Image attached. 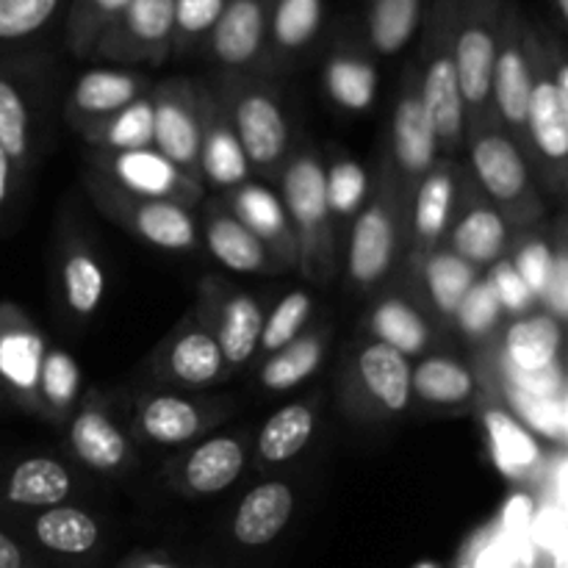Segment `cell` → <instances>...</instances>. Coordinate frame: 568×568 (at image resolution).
I'll return each mask as SVG.
<instances>
[{"label":"cell","mask_w":568,"mask_h":568,"mask_svg":"<svg viewBox=\"0 0 568 568\" xmlns=\"http://www.w3.org/2000/svg\"><path fill=\"white\" fill-rule=\"evenodd\" d=\"M455 17H458V0H430L419 28L425 33H422L416 81L442 159H455L466 144V109L453 53Z\"/></svg>","instance_id":"6da1fadb"},{"label":"cell","mask_w":568,"mask_h":568,"mask_svg":"<svg viewBox=\"0 0 568 568\" xmlns=\"http://www.w3.org/2000/svg\"><path fill=\"white\" fill-rule=\"evenodd\" d=\"M466 148L469 178L483 197L503 214L510 231H525V225H532L544 214V203L519 142L491 120L466 131Z\"/></svg>","instance_id":"7a4b0ae2"},{"label":"cell","mask_w":568,"mask_h":568,"mask_svg":"<svg viewBox=\"0 0 568 568\" xmlns=\"http://www.w3.org/2000/svg\"><path fill=\"white\" fill-rule=\"evenodd\" d=\"M281 203L297 236V266L314 283L336 275V227L325 194V161L305 148L288 155L281 170Z\"/></svg>","instance_id":"3957f363"},{"label":"cell","mask_w":568,"mask_h":568,"mask_svg":"<svg viewBox=\"0 0 568 568\" xmlns=\"http://www.w3.org/2000/svg\"><path fill=\"white\" fill-rule=\"evenodd\" d=\"M231 120L250 170L275 175L288 159V116L277 89L250 72H225L214 92Z\"/></svg>","instance_id":"277c9868"},{"label":"cell","mask_w":568,"mask_h":568,"mask_svg":"<svg viewBox=\"0 0 568 568\" xmlns=\"http://www.w3.org/2000/svg\"><path fill=\"white\" fill-rule=\"evenodd\" d=\"M405 239V203L388 159L383 161L377 186L361 214L349 222L347 281L358 292H372L397 266L399 244Z\"/></svg>","instance_id":"5b68a950"},{"label":"cell","mask_w":568,"mask_h":568,"mask_svg":"<svg viewBox=\"0 0 568 568\" xmlns=\"http://www.w3.org/2000/svg\"><path fill=\"white\" fill-rule=\"evenodd\" d=\"M558 39L532 26V87L527 100L525 148L532 150L541 181L555 194L566 192L568 166V100L558 94L552 81V48Z\"/></svg>","instance_id":"8992f818"},{"label":"cell","mask_w":568,"mask_h":568,"mask_svg":"<svg viewBox=\"0 0 568 568\" xmlns=\"http://www.w3.org/2000/svg\"><path fill=\"white\" fill-rule=\"evenodd\" d=\"M505 0H458L455 17V72L466 109V131L491 122V75L499 48Z\"/></svg>","instance_id":"52a82bcc"},{"label":"cell","mask_w":568,"mask_h":568,"mask_svg":"<svg viewBox=\"0 0 568 568\" xmlns=\"http://www.w3.org/2000/svg\"><path fill=\"white\" fill-rule=\"evenodd\" d=\"M87 189L92 194L94 205L111 222L125 227L128 233L142 239L150 247L166 250V253H189V250L200 247V216L194 214V209L170 203V200L128 194L122 189L111 186L105 178H100L92 170L87 175Z\"/></svg>","instance_id":"ba28073f"},{"label":"cell","mask_w":568,"mask_h":568,"mask_svg":"<svg viewBox=\"0 0 568 568\" xmlns=\"http://www.w3.org/2000/svg\"><path fill=\"white\" fill-rule=\"evenodd\" d=\"M532 87V22L516 0H505L491 75V116L525 150L527 100Z\"/></svg>","instance_id":"9c48e42d"},{"label":"cell","mask_w":568,"mask_h":568,"mask_svg":"<svg viewBox=\"0 0 568 568\" xmlns=\"http://www.w3.org/2000/svg\"><path fill=\"white\" fill-rule=\"evenodd\" d=\"M89 170L98 172L111 186L122 189L128 194L150 200H170L186 209H194L205 200V186L197 178H189L178 170L170 159L155 148L128 150V153H103L92 150L89 153Z\"/></svg>","instance_id":"30bf717a"},{"label":"cell","mask_w":568,"mask_h":568,"mask_svg":"<svg viewBox=\"0 0 568 568\" xmlns=\"http://www.w3.org/2000/svg\"><path fill=\"white\" fill-rule=\"evenodd\" d=\"M466 183H469V172L455 159H438L433 170L416 183L408 209H405V227L410 239L408 264L414 272L419 270L425 255L442 247L447 239Z\"/></svg>","instance_id":"8fae6325"},{"label":"cell","mask_w":568,"mask_h":568,"mask_svg":"<svg viewBox=\"0 0 568 568\" xmlns=\"http://www.w3.org/2000/svg\"><path fill=\"white\" fill-rule=\"evenodd\" d=\"M175 0H131L111 22L92 59L114 64H164L172 55Z\"/></svg>","instance_id":"7c38bea8"},{"label":"cell","mask_w":568,"mask_h":568,"mask_svg":"<svg viewBox=\"0 0 568 568\" xmlns=\"http://www.w3.org/2000/svg\"><path fill=\"white\" fill-rule=\"evenodd\" d=\"M438 159L442 155H438L436 133H433V125L419 98L416 67H410L403 78V87H399L397 103H394L392 155H388V164H392L394 178H397L399 197H403L405 209H408L416 183L433 170Z\"/></svg>","instance_id":"4fadbf2b"},{"label":"cell","mask_w":568,"mask_h":568,"mask_svg":"<svg viewBox=\"0 0 568 568\" xmlns=\"http://www.w3.org/2000/svg\"><path fill=\"white\" fill-rule=\"evenodd\" d=\"M200 98H203V83L189 78H170L150 89L153 148L189 178H197Z\"/></svg>","instance_id":"5bb4252c"},{"label":"cell","mask_w":568,"mask_h":568,"mask_svg":"<svg viewBox=\"0 0 568 568\" xmlns=\"http://www.w3.org/2000/svg\"><path fill=\"white\" fill-rule=\"evenodd\" d=\"M231 414V405L216 399H194L186 394H144L136 403L133 427L139 436L159 447H181L197 442Z\"/></svg>","instance_id":"9a60e30c"},{"label":"cell","mask_w":568,"mask_h":568,"mask_svg":"<svg viewBox=\"0 0 568 568\" xmlns=\"http://www.w3.org/2000/svg\"><path fill=\"white\" fill-rule=\"evenodd\" d=\"M48 338L17 305L0 303V388L6 399L39 416V372Z\"/></svg>","instance_id":"2e32d148"},{"label":"cell","mask_w":568,"mask_h":568,"mask_svg":"<svg viewBox=\"0 0 568 568\" xmlns=\"http://www.w3.org/2000/svg\"><path fill=\"white\" fill-rule=\"evenodd\" d=\"M270 0H227L203 48L225 72H247L266 61Z\"/></svg>","instance_id":"e0dca14e"},{"label":"cell","mask_w":568,"mask_h":568,"mask_svg":"<svg viewBox=\"0 0 568 568\" xmlns=\"http://www.w3.org/2000/svg\"><path fill=\"white\" fill-rule=\"evenodd\" d=\"M155 369L164 381L186 388L211 386L231 375L214 333L197 316H189L166 336L155 353Z\"/></svg>","instance_id":"ac0fdd59"},{"label":"cell","mask_w":568,"mask_h":568,"mask_svg":"<svg viewBox=\"0 0 568 568\" xmlns=\"http://www.w3.org/2000/svg\"><path fill=\"white\" fill-rule=\"evenodd\" d=\"M510 236H514V231L503 220V214L483 197L475 181L466 183L458 214H455L453 227L444 239V247L453 250L458 258H464L475 270L486 272L503 255H508Z\"/></svg>","instance_id":"d6986e66"},{"label":"cell","mask_w":568,"mask_h":568,"mask_svg":"<svg viewBox=\"0 0 568 568\" xmlns=\"http://www.w3.org/2000/svg\"><path fill=\"white\" fill-rule=\"evenodd\" d=\"M197 178L203 186L222 189V192H231V189L253 181V170L244 159V150L233 133L225 109L214 98V92L205 87L203 98H200Z\"/></svg>","instance_id":"ffe728a7"},{"label":"cell","mask_w":568,"mask_h":568,"mask_svg":"<svg viewBox=\"0 0 568 568\" xmlns=\"http://www.w3.org/2000/svg\"><path fill=\"white\" fill-rule=\"evenodd\" d=\"M222 205L270 250L281 270L297 266V236H294L292 222H288L277 192H272L266 183L247 181L225 192Z\"/></svg>","instance_id":"44dd1931"},{"label":"cell","mask_w":568,"mask_h":568,"mask_svg":"<svg viewBox=\"0 0 568 568\" xmlns=\"http://www.w3.org/2000/svg\"><path fill=\"white\" fill-rule=\"evenodd\" d=\"M353 381L361 399L381 416H403L414 403L410 361L372 338L355 353Z\"/></svg>","instance_id":"7402d4cb"},{"label":"cell","mask_w":568,"mask_h":568,"mask_svg":"<svg viewBox=\"0 0 568 568\" xmlns=\"http://www.w3.org/2000/svg\"><path fill=\"white\" fill-rule=\"evenodd\" d=\"M244 466H247L244 438L233 433H216L194 444L178 460L172 483L186 497H214V494L227 491L242 477Z\"/></svg>","instance_id":"603a6c76"},{"label":"cell","mask_w":568,"mask_h":568,"mask_svg":"<svg viewBox=\"0 0 568 568\" xmlns=\"http://www.w3.org/2000/svg\"><path fill=\"white\" fill-rule=\"evenodd\" d=\"M70 449L87 469L100 475H114L131 466L133 449L125 433L109 414L98 394H89L87 403L70 416Z\"/></svg>","instance_id":"cb8c5ba5"},{"label":"cell","mask_w":568,"mask_h":568,"mask_svg":"<svg viewBox=\"0 0 568 568\" xmlns=\"http://www.w3.org/2000/svg\"><path fill=\"white\" fill-rule=\"evenodd\" d=\"M150 89L153 83L136 70H111V67L87 70L72 83L70 100H67V122L81 133L94 122L109 120L128 103L148 94Z\"/></svg>","instance_id":"d4e9b609"},{"label":"cell","mask_w":568,"mask_h":568,"mask_svg":"<svg viewBox=\"0 0 568 568\" xmlns=\"http://www.w3.org/2000/svg\"><path fill=\"white\" fill-rule=\"evenodd\" d=\"M491 361L510 372H544L564 364V322L544 308L508 320Z\"/></svg>","instance_id":"484cf974"},{"label":"cell","mask_w":568,"mask_h":568,"mask_svg":"<svg viewBox=\"0 0 568 568\" xmlns=\"http://www.w3.org/2000/svg\"><path fill=\"white\" fill-rule=\"evenodd\" d=\"M200 242L220 261L225 270L239 275H266L281 272L270 250L222 205V200H203V220H200Z\"/></svg>","instance_id":"4316f807"},{"label":"cell","mask_w":568,"mask_h":568,"mask_svg":"<svg viewBox=\"0 0 568 568\" xmlns=\"http://www.w3.org/2000/svg\"><path fill=\"white\" fill-rule=\"evenodd\" d=\"M410 394L430 408H471L480 399V381L455 355L425 353L410 364Z\"/></svg>","instance_id":"83f0119b"},{"label":"cell","mask_w":568,"mask_h":568,"mask_svg":"<svg viewBox=\"0 0 568 568\" xmlns=\"http://www.w3.org/2000/svg\"><path fill=\"white\" fill-rule=\"evenodd\" d=\"M72 471L64 460L31 455L11 466L0 480V497L11 508H55L72 497Z\"/></svg>","instance_id":"f1b7e54d"},{"label":"cell","mask_w":568,"mask_h":568,"mask_svg":"<svg viewBox=\"0 0 568 568\" xmlns=\"http://www.w3.org/2000/svg\"><path fill=\"white\" fill-rule=\"evenodd\" d=\"M483 399V397H480ZM483 427H486L488 449L508 480L527 483L544 466V447L530 430L519 425L497 399H483Z\"/></svg>","instance_id":"f546056e"},{"label":"cell","mask_w":568,"mask_h":568,"mask_svg":"<svg viewBox=\"0 0 568 568\" xmlns=\"http://www.w3.org/2000/svg\"><path fill=\"white\" fill-rule=\"evenodd\" d=\"M292 486L286 480H266L250 488L233 514L231 532L242 547H266L275 541L294 516Z\"/></svg>","instance_id":"4dcf8cb0"},{"label":"cell","mask_w":568,"mask_h":568,"mask_svg":"<svg viewBox=\"0 0 568 568\" xmlns=\"http://www.w3.org/2000/svg\"><path fill=\"white\" fill-rule=\"evenodd\" d=\"M59 288L67 311L78 320L98 314L105 300L109 277L103 261L98 258L83 236L67 239L59 253Z\"/></svg>","instance_id":"1f68e13d"},{"label":"cell","mask_w":568,"mask_h":568,"mask_svg":"<svg viewBox=\"0 0 568 568\" xmlns=\"http://www.w3.org/2000/svg\"><path fill=\"white\" fill-rule=\"evenodd\" d=\"M325 26V0H270L266 61H294L316 42Z\"/></svg>","instance_id":"d6a6232c"},{"label":"cell","mask_w":568,"mask_h":568,"mask_svg":"<svg viewBox=\"0 0 568 568\" xmlns=\"http://www.w3.org/2000/svg\"><path fill=\"white\" fill-rule=\"evenodd\" d=\"M216 344L222 349L227 369L236 372L255 358L264 331V305L247 292H231L220 305L211 322Z\"/></svg>","instance_id":"836d02e7"},{"label":"cell","mask_w":568,"mask_h":568,"mask_svg":"<svg viewBox=\"0 0 568 568\" xmlns=\"http://www.w3.org/2000/svg\"><path fill=\"white\" fill-rule=\"evenodd\" d=\"M0 148L20 172L28 170L33 153L31 103L22 78V53L0 59Z\"/></svg>","instance_id":"e575fe53"},{"label":"cell","mask_w":568,"mask_h":568,"mask_svg":"<svg viewBox=\"0 0 568 568\" xmlns=\"http://www.w3.org/2000/svg\"><path fill=\"white\" fill-rule=\"evenodd\" d=\"M366 333L372 342L397 349L405 358H422L433 344V327L427 316L399 294H386L377 300L366 316Z\"/></svg>","instance_id":"d590c367"},{"label":"cell","mask_w":568,"mask_h":568,"mask_svg":"<svg viewBox=\"0 0 568 568\" xmlns=\"http://www.w3.org/2000/svg\"><path fill=\"white\" fill-rule=\"evenodd\" d=\"M70 0H0V59L33 53L50 31L64 26Z\"/></svg>","instance_id":"8d00e7d4"},{"label":"cell","mask_w":568,"mask_h":568,"mask_svg":"<svg viewBox=\"0 0 568 568\" xmlns=\"http://www.w3.org/2000/svg\"><path fill=\"white\" fill-rule=\"evenodd\" d=\"M491 394H497V403L519 422L525 430H530L538 442H549L555 447H566L568 442V397H538L521 388L510 386L491 369H486Z\"/></svg>","instance_id":"74e56055"},{"label":"cell","mask_w":568,"mask_h":568,"mask_svg":"<svg viewBox=\"0 0 568 568\" xmlns=\"http://www.w3.org/2000/svg\"><path fill=\"white\" fill-rule=\"evenodd\" d=\"M377 87H381V78H377L375 61L358 48H347V44L336 48L322 67V89L331 103L353 114L369 111L375 105Z\"/></svg>","instance_id":"f35d334b"},{"label":"cell","mask_w":568,"mask_h":568,"mask_svg":"<svg viewBox=\"0 0 568 568\" xmlns=\"http://www.w3.org/2000/svg\"><path fill=\"white\" fill-rule=\"evenodd\" d=\"M316 433V405L288 403L277 408L255 436V460L261 466H281L297 458Z\"/></svg>","instance_id":"ab89813d"},{"label":"cell","mask_w":568,"mask_h":568,"mask_svg":"<svg viewBox=\"0 0 568 568\" xmlns=\"http://www.w3.org/2000/svg\"><path fill=\"white\" fill-rule=\"evenodd\" d=\"M422 20H425V0H366V44L375 55L392 59L414 42Z\"/></svg>","instance_id":"60d3db41"},{"label":"cell","mask_w":568,"mask_h":568,"mask_svg":"<svg viewBox=\"0 0 568 568\" xmlns=\"http://www.w3.org/2000/svg\"><path fill=\"white\" fill-rule=\"evenodd\" d=\"M327 349V331L316 327V331H305L303 336L294 338L277 353L266 355V361L258 369L261 388L272 394L292 392V388L303 386L308 377L316 375V369L325 361Z\"/></svg>","instance_id":"b9f144b4"},{"label":"cell","mask_w":568,"mask_h":568,"mask_svg":"<svg viewBox=\"0 0 568 568\" xmlns=\"http://www.w3.org/2000/svg\"><path fill=\"white\" fill-rule=\"evenodd\" d=\"M83 372L78 366L75 355L64 347H50L44 353L42 372H39V416L53 425H64L75 414V405L81 399Z\"/></svg>","instance_id":"7bdbcfd3"},{"label":"cell","mask_w":568,"mask_h":568,"mask_svg":"<svg viewBox=\"0 0 568 568\" xmlns=\"http://www.w3.org/2000/svg\"><path fill=\"white\" fill-rule=\"evenodd\" d=\"M416 272H419L422 283H425V292H427V300H430L433 311H436L442 320H449V322H453L460 300L466 297V292H469L483 275L480 270L466 264L464 258H458V255H455L449 247H444V244L433 250V253H427Z\"/></svg>","instance_id":"ee69618b"},{"label":"cell","mask_w":568,"mask_h":568,"mask_svg":"<svg viewBox=\"0 0 568 568\" xmlns=\"http://www.w3.org/2000/svg\"><path fill=\"white\" fill-rule=\"evenodd\" d=\"M81 139L92 150H103V153L153 148V100H150V92L111 114L109 120L83 128Z\"/></svg>","instance_id":"f6af8a7d"},{"label":"cell","mask_w":568,"mask_h":568,"mask_svg":"<svg viewBox=\"0 0 568 568\" xmlns=\"http://www.w3.org/2000/svg\"><path fill=\"white\" fill-rule=\"evenodd\" d=\"M33 538L59 555H87L98 547L100 525L92 514L75 505H55L33 519Z\"/></svg>","instance_id":"bcb514c9"},{"label":"cell","mask_w":568,"mask_h":568,"mask_svg":"<svg viewBox=\"0 0 568 568\" xmlns=\"http://www.w3.org/2000/svg\"><path fill=\"white\" fill-rule=\"evenodd\" d=\"M131 0H70L64 14V44L78 59H92L111 22L125 11Z\"/></svg>","instance_id":"7dc6e473"},{"label":"cell","mask_w":568,"mask_h":568,"mask_svg":"<svg viewBox=\"0 0 568 568\" xmlns=\"http://www.w3.org/2000/svg\"><path fill=\"white\" fill-rule=\"evenodd\" d=\"M325 194L333 222L349 225L372 194L369 172L353 155H333L325 166Z\"/></svg>","instance_id":"c3c4849f"},{"label":"cell","mask_w":568,"mask_h":568,"mask_svg":"<svg viewBox=\"0 0 568 568\" xmlns=\"http://www.w3.org/2000/svg\"><path fill=\"white\" fill-rule=\"evenodd\" d=\"M508 258L530 294L536 297L538 305H544V294H547L549 277H552L555 264V242L538 231H514L508 247Z\"/></svg>","instance_id":"681fc988"},{"label":"cell","mask_w":568,"mask_h":568,"mask_svg":"<svg viewBox=\"0 0 568 568\" xmlns=\"http://www.w3.org/2000/svg\"><path fill=\"white\" fill-rule=\"evenodd\" d=\"M311 311H314V297L305 288H292L283 294L270 314H264V331H261L258 353L272 355L292 344L294 338L303 336L308 327Z\"/></svg>","instance_id":"f907efd6"},{"label":"cell","mask_w":568,"mask_h":568,"mask_svg":"<svg viewBox=\"0 0 568 568\" xmlns=\"http://www.w3.org/2000/svg\"><path fill=\"white\" fill-rule=\"evenodd\" d=\"M503 322V305H499L491 283L480 275V281H477L475 286L466 292V297L460 300L458 311H455L453 316V325L458 327L460 336H466L469 342H488V338L499 331Z\"/></svg>","instance_id":"816d5d0a"},{"label":"cell","mask_w":568,"mask_h":568,"mask_svg":"<svg viewBox=\"0 0 568 568\" xmlns=\"http://www.w3.org/2000/svg\"><path fill=\"white\" fill-rule=\"evenodd\" d=\"M227 0H175L172 17V53H186L189 48L203 42L211 28L220 20Z\"/></svg>","instance_id":"f5cc1de1"},{"label":"cell","mask_w":568,"mask_h":568,"mask_svg":"<svg viewBox=\"0 0 568 568\" xmlns=\"http://www.w3.org/2000/svg\"><path fill=\"white\" fill-rule=\"evenodd\" d=\"M483 277L491 283L494 294H497L499 305H503L505 320H519V316H527L532 314V311L541 308V305L536 303V297L530 294V288H527L525 281L519 277V272L514 270L508 255H503L497 264L488 266V270L483 272Z\"/></svg>","instance_id":"db71d44e"},{"label":"cell","mask_w":568,"mask_h":568,"mask_svg":"<svg viewBox=\"0 0 568 568\" xmlns=\"http://www.w3.org/2000/svg\"><path fill=\"white\" fill-rule=\"evenodd\" d=\"M547 314H552L558 322H566L568 316V250H566V236L564 227L558 231L555 239V264H552V277H549L547 294H544V305Z\"/></svg>","instance_id":"11a10c76"},{"label":"cell","mask_w":568,"mask_h":568,"mask_svg":"<svg viewBox=\"0 0 568 568\" xmlns=\"http://www.w3.org/2000/svg\"><path fill=\"white\" fill-rule=\"evenodd\" d=\"M17 175H22L14 166V161L3 153L0 148V220H3L6 211L14 203V189H17Z\"/></svg>","instance_id":"9f6ffc18"},{"label":"cell","mask_w":568,"mask_h":568,"mask_svg":"<svg viewBox=\"0 0 568 568\" xmlns=\"http://www.w3.org/2000/svg\"><path fill=\"white\" fill-rule=\"evenodd\" d=\"M26 566L28 560L20 544L0 530V568H26Z\"/></svg>","instance_id":"6f0895ef"},{"label":"cell","mask_w":568,"mask_h":568,"mask_svg":"<svg viewBox=\"0 0 568 568\" xmlns=\"http://www.w3.org/2000/svg\"><path fill=\"white\" fill-rule=\"evenodd\" d=\"M555 14H558L560 26H566V22H568V0H555Z\"/></svg>","instance_id":"680465c9"},{"label":"cell","mask_w":568,"mask_h":568,"mask_svg":"<svg viewBox=\"0 0 568 568\" xmlns=\"http://www.w3.org/2000/svg\"><path fill=\"white\" fill-rule=\"evenodd\" d=\"M139 568H178V566L164 564V560H144V564L139 566Z\"/></svg>","instance_id":"91938a15"},{"label":"cell","mask_w":568,"mask_h":568,"mask_svg":"<svg viewBox=\"0 0 568 568\" xmlns=\"http://www.w3.org/2000/svg\"><path fill=\"white\" fill-rule=\"evenodd\" d=\"M3 399H6V394H3V388H0V403H3Z\"/></svg>","instance_id":"94428289"}]
</instances>
